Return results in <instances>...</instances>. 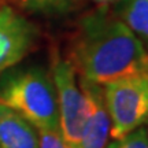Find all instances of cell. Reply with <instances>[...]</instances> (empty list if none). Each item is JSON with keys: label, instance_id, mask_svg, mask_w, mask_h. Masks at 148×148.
Segmentation results:
<instances>
[{"label": "cell", "instance_id": "8992f818", "mask_svg": "<svg viewBox=\"0 0 148 148\" xmlns=\"http://www.w3.org/2000/svg\"><path fill=\"white\" fill-rule=\"evenodd\" d=\"M86 101L84 129L77 148H106L110 138V116L106 108L103 86L78 77Z\"/></svg>", "mask_w": 148, "mask_h": 148}, {"label": "cell", "instance_id": "7c38bea8", "mask_svg": "<svg viewBox=\"0 0 148 148\" xmlns=\"http://www.w3.org/2000/svg\"><path fill=\"white\" fill-rule=\"evenodd\" d=\"M96 4H99L100 7H108L110 4H115V3H119L121 0H93Z\"/></svg>", "mask_w": 148, "mask_h": 148}, {"label": "cell", "instance_id": "5b68a950", "mask_svg": "<svg viewBox=\"0 0 148 148\" xmlns=\"http://www.w3.org/2000/svg\"><path fill=\"white\" fill-rule=\"evenodd\" d=\"M33 41L32 25L11 7H0V75L29 52Z\"/></svg>", "mask_w": 148, "mask_h": 148}, {"label": "cell", "instance_id": "ba28073f", "mask_svg": "<svg viewBox=\"0 0 148 148\" xmlns=\"http://www.w3.org/2000/svg\"><path fill=\"white\" fill-rule=\"evenodd\" d=\"M115 14L148 53V0H121Z\"/></svg>", "mask_w": 148, "mask_h": 148}, {"label": "cell", "instance_id": "8fae6325", "mask_svg": "<svg viewBox=\"0 0 148 148\" xmlns=\"http://www.w3.org/2000/svg\"><path fill=\"white\" fill-rule=\"evenodd\" d=\"M40 148H70L62 138L59 129L55 130H38Z\"/></svg>", "mask_w": 148, "mask_h": 148}, {"label": "cell", "instance_id": "52a82bcc", "mask_svg": "<svg viewBox=\"0 0 148 148\" xmlns=\"http://www.w3.org/2000/svg\"><path fill=\"white\" fill-rule=\"evenodd\" d=\"M0 148H40L38 130L4 104H0Z\"/></svg>", "mask_w": 148, "mask_h": 148}, {"label": "cell", "instance_id": "9c48e42d", "mask_svg": "<svg viewBox=\"0 0 148 148\" xmlns=\"http://www.w3.org/2000/svg\"><path fill=\"white\" fill-rule=\"evenodd\" d=\"M106 148H148V130L140 126L126 136L107 143Z\"/></svg>", "mask_w": 148, "mask_h": 148}, {"label": "cell", "instance_id": "30bf717a", "mask_svg": "<svg viewBox=\"0 0 148 148\" xmlns=\"http://www.w3.org/2000/svg\"><path fill=\"white\" fill-rule=\"evenodd\" d=\"M73 0H22L25 7L37 11H55L63 10Z\"/></svg>", "mask_w": 148, "mask_h": 148}, {"label": "cell", "instance_id": "6da1fadb", "mask_svg": "<svg viewBox=\"0 0 148 148\" xmlns=\"http://www.w3.org/2000/svg\"><path fill=\"white\" fill-rule=\"evenodd\" d=\"M70 62L79 78L101 86L122 77L148 73V53L141 42L107 7L79 21Z\"/></svg>", "mask_w": 148, "mask_h": 148}, {"label": "cell", "instance_id": "3957f363", "mask_svg": "<svg viewBox=\"0 0 148 148\" xmlns=\"http://www.w3.org/2000/svg\"><path fill=\"white\" fill-rule=\"evenodd\" d=\"M103 90L112 140L148 122V73L114 79L104 85Z\"/></svg>", "mask_w": 148, "mask_h": 148}, {"label": "cell", "instance_id": "277c9868", "mask_svg": "<svg viewBox=\"0 0 148 148\" xmlns=\"http://www.w3.org/2000/svg\"><path fill=\"white\" fill-rule=\"evenodd\" d=\"M59 112V132L70 148H77L84 129L86 101L70 60L55 55L51 71Z\"/></svg>", "mask_w": 148, "mask_h": 148}, {"label": "cell", "instance_id": "7a4b0ae2", "mask_svg": "<svg viewBox=\"0 0 148 148\" xmlns=\"http://www.w3.org/2000/svg\"><path fill=\"white\" fill-rule=\"evenodd\" d=\"M0 104L21 114L37 130L59 129L55 85L52 77L41 69L11 75L0 89Z\"/></svg>", "mask_w": 148, "mask_h": 148}]
</instances>
